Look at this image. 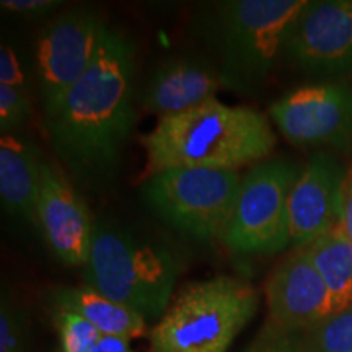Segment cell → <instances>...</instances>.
Listing matches in <instances>:
<instances>
[{"instance_id":"obj_22","label":"cell","mask_w":352,"mask_h":352,"mask_svg":"<svg viewBox=\"0 0 352 352\" xmlns=\"http://www.w3.org/2000/svg\"><path fill=\"white\" fill-rule=\"evenodd\" d=\"M246 352H308L303 333H290L266 323Z\"/></svg>"},{"instance_id":"obj_20","label":"cell","mask_w":352,"mask_h":352,"mask_svg":"<svg viewBox=\"0 0 352 352\" xmlns=\"http://www.w3.org/2000/svg\"><path fill=\"white\" fill-rule=\"evenodd\" d=\"M52 321L59 338L60 352H94L101 334L76 314L52 310Z\"/></svg>"},{"instance_id":"obj_6","label":"cell","mask_w":352,"mask_h":352,"mask_svg":"<svg viewBox=\"0 0 352 352\" xmlns=\"http://www.w3.org/2000/svg\"><path fill=\"white\" fill-rule=\"evenodd\" d=\"M241 183L240 171L175 168L147 176L140 196L173 230L199 241H222Z\"/></svg>"},{"instance_id":"obj_19","label":"cell","mask_w":352,"mask_h":352,"mask_svg":"<svg viewBox=\"0 0 352 352\" xmlns=\"http://www.w3.org/2000/svg\"><path fill=\"white\" fill-rule=\"evenodd\" d=\"M30 324L25 308L2 289L0 297V352H28Z\"/></svg>"},{"instance_id":"obj_1","label":"cell","mask_w":352,"mask_h":352,"mask_svg":"<svg viewBox=\"0 0 352 352\" xmlns=\"http://www.w3.org/2000/svg\"><path fill=\"white\" fill-rule=\"evenodd\" d=\"M134 76L135 44L104 23L90 67L44 118L59 166L90 195L108 192L116 183L135 122Z\"/></svg>"},{"instance_id":"obj_3","label":"cell","mask_w":352,"mask_h":352,"mask_svg":"<svg viewBox=\"0 0 352 352\" xmlns=\"http://www.w3.org/2000/svg\"><path fill=\"white\" fill-rule=\"evenodd\" d=\"M307 0H222L195 16L223 88L253 95L274 70L289 26Z\"/></svg>"},{"instance_id":"obj_16","label":"cell","mask_w":352,"mask_h":352,"mask_svg":"<svg viewBox=\"0 0 352 352\" xmlns=\"http://www.w3.org/2000/svg\"><path fill=\"white\" fill-rule=\"evenodd\" d=\"M50 307L76 314L94 327L100 334L120 336L126 340L142 336L145 320L138 311L104 297L88 285L57 287L50 292Z\"/></svg>"},{"instance_id":"obj_24","label":"cell","mask_w":352,"mask_h":352,"mask_svg":"<svg viewBox=\"0 0 352 352\" xmlns=\"http://www.w3.org/2000/svg\"><path fill=\"white\" fill-rule=\"evenodd\" d=\"M0 85L25 88V74L15 51L8 44L0 46Z\"/></svg>"},{"instance_id":"obj_17","label":"cell","mask_w":352,"mask_h":352,"mask_svg":"<svg viewBox=\"0 0 352 352\" xmlns=\"http://www.w3.org/2000/svg\"><path fill=\"white\" fill-rule=\"evenodd\" d=\"M300 250L327 284L334 311L352 307V243L342 223L338 222Z\"/></svg>"},{"instance_id":"obj_25","label":"cell","mask_w":352,"mask_h":352,"mask_svg":"<svg viewBox=\"0 0 352 352\" xmlns=\"http://www.w3.org/2000/svg\"><path fill=\"white\" fill-rule=\"evenodd\" d=\"M341 223L352 243V165L346 170L341 195Z\"/></svg>"},{"instance_id":"obj_21","label":"cell","mask_w":352,"mask_h":352,"mask_svg":"<svg viewBox=\"0 0 352 352\" xmlns=\"http://www.w3.org/2000/svg\"><path fill=\"white\" fill-rule=\"evenodd\" d=\"M30 116V101L25 88L0 85V131L2 135L20 129Z\"/></svg>"},{"instance_id":"obj_23","label":"cell","mask_w":352,"mask_h":352,"mask_svg":"<svg viewBox=\"0 0 352 352\" xmlns=\"http://www.w3.org/2000/svg\"><path fill=\"white\" fill-rule=\"evenodd\" d=\"M0 6L3 10L15 13V15H23L25 19H44L56 12L63 6V2H57V0H2Z\"/></svg>"},{"instance_id":"obj_7","label":"cell","mask_w":352,"mask_h":352,"mask_svg":"<svg viewBox=\"0 0 352 352\" xmlns=\"http://www.w3.org/2000/svg\"><path fill=\"white\" fill-rule=\"evenodd\" d=\"M302 166L267 158L241 176L239 197L222 243L239 254H276L290 245L289 197Z\"/></svg>"},{"instance_id":"obj_10","label":"cell","mask_w":352,"mask_h":352,"mask_svg":"<svg viewBox=\"0 0 352 352\" xmlns=\"http://www.w3.org/2000/svg\"><path fill=\"white\" fill-rule=\"evenodd\" d=\"M270 116L292 144L352 147V88L342 83L296 88L271 104Z\"/></svg>"},{"instance_id":"obj_9","label":"cell","mask_w":352,"mask_h":352,"mask_svg":"<svg viewBox=\"0 0 352 352\" xmlns=\"http://www.w3.org/2000/svg\"><path fill=\"white\" fill-rule=\"evenodd\" d=\"M283 56L311 77L352 74V0H307L289 26Z\"/></svg>"},{"instance_id":"obj_5","label":"cell","mask_w":352,"mask_h":352,"mask_svg":"<svg viewBox=\"0 0 352 352\" xmlns=\"http://www.w3.org/2000/svg\"><path fill=\"white\" fill-rule=\"evenodd\" d=\"M258 307V289L243 277L186 284L152 328V352H228Z\"/></svg>"},{"instance_id":"obj_15","label":"cell","mask_w":352,"mask_h":352,"mask_svg":"<svg viewBox=\"0 0 352 352\" xmlns=\"http://www.w3.org/2000/svg\"><path fill=\"white\" fill-rule=\"evenodd\" d=\"M43 157L30 140L7 134L0 138V201L12 217L36 223Z\"/></svg>"},{"instance_id":"obj_2","label":"cell","mask_w":352,"mask_h":352,"mask_svg":"<svg viewBox=\"0 0 352 352\" xmlns=\"http://www.w3.org/2000/svg\"><path fill=\"white\" fill-rule=\"evenodd\" d=\"M142 145L145 178L175 168L239 171L267 160L276 134L258 109L212 98L189 111L158 118Z\"/></svg>"},{"instance_id":"obj_13","label":"cell","mask_w":352,"mask_h":352,"mask_svg":"<svg viewBox=\"0 0 352 352\" xmlns=\"http://www.w3.org/2000/svg\"><path fill=\"white\" fill-rule=\"evenodd\" d=\"M346 170L328 152L315 153L303 166L289 197L290 245L300 250L341 222Z\"/></svg>"},{"instance_id":"obj_11","label":"cell","mask_w":352,"mask_h":352,"mask_svg":"<svg viewBox=\"0 0 352 352\" xmlns=\"http://www.w3.org/2000/svg\"><path fill=\"white\" fill-rule=\"evenodd\" d=\"M36 226L47 248L67 266H85L90 258L95 222L88 206L57 164L43 158Z\"/></svg>"},{"instance_id":"obj_26","label":"cell","mask_w":352,"mask_h":352,"mask_svg":"<svg viewBox=\"0 0 352 352\" xmlns=\"http://www.w3.org/2000/svg\"><path fill=\"white\" fill-rule=\"evenodd\" d=\"M94 352H135V351L132 349L129 340H126V338L101 334L98 341L95 342Z\"/></svg>"},{"instance_id":"obj_18","label":"cell","mask_w":352,"mask_h":352,"mask_svg":"<svg viewBox=\"0 0 352 352\" xmlns=\"http://www.w3.org/2000/svg\"><path fill=\"white\" fill-rule=\"evenodd\" d=\"M308 352H352V307L303 333Z\"/></svg>"},{"instance_id":"obj_8","label":"cell","mask_w":352,"mask_h":352,"mask_svg":"<svg viewBox=\"0 0 352 352\" xmlns=\"http://www.w3.org/2000/svg\"><path fill=\"white\" fill-rule=\"evenodd\" d=\"M103 25L94 8H70L50 21L38 36L36 72L44 118L56 111L90 67Z\"/></svg>"},{"instance_id":"obj_14","label":"cell","mask_w":352,"mask_h":352,"mask_svg":"<svg viewBox=\"0 0 352 352\" xmlns=\"http://www.w3.org/2000/svg\"><path fill=\"white\" fill-rule=\"evenodd\" d=\"M220 88L223 87L214 64L195 56H178L152 70L140 101L148 113L166 118L217 98Z\"/></svg>"},{"instance_id":"obj_4","label":"cell","mask_w":352,"mask_h":352,"mask_svg":"<svg viewBox=\"0 0 352 352\" xmlns=\"http://www.w3.org/2000/svg\"><path fill=\"white\" fill-rule=\"evenodd\" d=\"M183 270L182 256L170 245L124 226L96 220L83 284L145 320H160L173 300Z\"/></svg>"},{"instance_id":"obj_12","label":"cell","mask_w":352,"mask_h":352,"mask_svg":"<svg viewBox=\"0 0 352 352\" xmlns=\"http://www.w3.org/2000/svg\"><path fill=\"white\" fill-rule=\"evenodd\" d=\"M267 323L290 333H307L333 316L329 290L303 250H294L264 284Z\"/></svg>"}]
</instances>
